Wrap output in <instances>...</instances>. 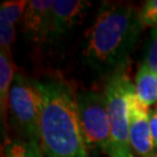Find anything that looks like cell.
<instances>
[{
	"instance_id": "2",
	"label": "cell",
	"mask_w": 157,
	"mask_h": 157,
	"mask_svg": "<svg viewBox=\"0 0 157 157\" xmlns=\"http://www.w3.org/2000/svg\"><path fill=\"white\" fill-rule=\"evenodd\" d=\"M35 84L42 97L39 141L44 157H89L73 90L58 78Z\"/></svg>"
},
{
	"instance_id": "6",
	"label": "cell",
	"mask_w": 157,
	"mask_h": 157,
	"mask_svg": "<svg viewBox=\"0 0 157 157\" xmlns=\"http://www.w3.org/2000/svg\"><path fill=\"white\" fill-rule=\"evenodd\" d=\"M129 147L140 157H155L156 154L149 124V109L137 100L135 93L130 99Z\"/></svg>"
},
{
	"instance_id": "9",
	"label": "cell",
	"mask_w": 157,
	"mask_h": 157,
	"mask_svg": "<svg viewBox=\"0 0 157 157\" xmlns=\"http://www.w3.org/2000/svg\"><path fill=\"white\" fill-rule=\"evenodd\" d=\"M27 1H4L0 6V47L1 50L11 51L15 37V27L22 19Z\"/></svg>"
},
{
	"instance_id": "13",
	"label": "cell",
	"mask_w": 157,
	"mask_h": 157,
	"mask_svg": "<svg viewBox=\"0 0 157 157\" xmlns=\"http://www.w3.org/2000/svg\"><path fill=\"white\" fill-rule=\"evenodd\" d=\"M142 64L149 70L157 73V29H154L150 34V39L148 41L146 55Z\"/></svg>"
},
{
	"instance_id": "7",
	"label": "cell",
	"mask_w": 157,
	"mask_h": 157,
	"mask_svg": "<svg viewBox=\"0 0 157 157\" xmlns=\"http://www.w3.org/2000/svg\"><path fill=\"white\" fill-rule=\"evenodd\" d=\"M91 2L83 0H55L51 12L49 40H57L84 19Z\"/></svg>"
},
{
	"instance_id": "4",
	"label": "cell",
	"mask_w": 157,
	"mask_h": 157,
	"mask_svg": "<svg viewBox=\"0 0 157 157\" xmlns=\"http://www.w3.org/2000/svg\"><path fill=\"white\" fill-rule=\"evenodd\" d=\"M76 101L87 149L108 152L112 146V129L105 94L82 91L76 94Z\"/></svg>"
},
{
	"instance_id": "18",
	"label": "cell",
	"mask_w": 157,
	"mask_h": 157,
	"mask_svg": "<svg viewBox=\"0 0 157 157\" xmlns=\"http://www.w3.org/2000/svg\"><path fill=\"white\" fill-rule=\"evenodd\" d=\"M155 157H157V151H156V154H155Z\"/></svg>"
},
{
	"instance_id": "8",
	"label": "cell",
	"mask_w": 157,
	"mask_h": 157,
	"mask_svg": "<svg viewBox=\"0 0 157 157\" xmlns=\"http://www.w3.org/2000/svg\"><path fill=\"white\" fill-rule=\"evenodd\" d=\"M54 2V0L27 1L21 22L23 32L35 43H43L49 40Z\"/></svg>"
},
{
	"instance_id": "1",
	"label": "cell",
	"mask_w": 157,
	"mask_h": 157,
	"mask_svg": "<svg viewBox=\"0 0 157 157\" xmlns=\"http://www.w3.org/2000/svg\"><path fill=\"white\" fill-rule=\"evenodd\" d=\"M142 28L140 11L130 6L104 5L86 33L85 62L107 77L124 71Z\"/></svg>"
},
{
	"instance_id": "17",
	"label": "cell",
	"mask_w": 157,
	"mask_h": 157,
	"mask_svg": "<svg viewBox=\"0 0 157 157\" xmlns=\"http://www.w3.org/2000/svg\"><path fill=\"white\" fill-rule=\"evenodd\" d=\"M1 157H6V155H5V152H2V156Z\"/></svg>"
},
{
	"instance_id": "14",
	"label": "cell",
	"mask_w": 157,
	"mask_h": 157,
	"mask_svg": "<svg viewBox=\"0 0 157 157\" xmlns=\"http://www.w3.org/2000/svg\"><path fill=\"white\" fill-rule=\"evenodd\" d=\"M140 17L143 26L157 29V0H148L140 10Z\"/></svg>"
},
{
	"instance_id": "15",
	"label": "cell",
	"mask_w": 157,
	"mask_h": 157,
	"mask_svg": "<svg viewBox=\"0 0 157 157\" xmlns=\"http://www.w3.org/2000/svg\"><path fill=\"white\" fill-rule=\"evenodd\" d=\"M107 154H108V157H134L132 152V148L129 146L112 144Z\"/></svg>"
},
{
	"instance_id": "3",
	"label": "cell",
	"mask_w": 157,
	"mask_h": 157,
	"mask_svg": "<svg viewBox=\"0 0 157 157\" xmlns=\"http://www.w3.org/2000/svg\"><path fill=\"white\" fill-rule=\"evenodd\" d=\"M8 112L22 140H39L42 97L35 80L17 73L8 95Z\"/></svg>"
},
{
	"instance_id": "12",
	"label": "cell",
	"mask_w": 157,
	"mask_h": 157,
	"mask_svg": "<svg viewBox=\"0 0 157 157\" xmlns=\"http://www.w3.org/2000/svg\"><path fill=\"white\" fill-rule=\"evenodd\" d=\"M6 157H44L39 140H14L5 146Z\"/></svg>"
},
{
	"instance_id": "11",
	"label": "cell",
	"mask_w": 157,
	"mask_h": 157,
	"mask_svg": "<svg viewBox=\"0 0 157 157\" xmlns=\"http://www.w3.org/2000/svg\"><path fill=\"white\" fill-rule=\"evenodd\" d=\"M14 64L12 62L11 51H0V111L1 118L6 117L8 111V95L13 80L15 78Z\"/></svg>"
},
{
	"instance_id": "16",
	"label": "cell",
	"mask_w": 157,
	"mask_h": 157,
	"mask_svg": "<svg viewBox=\"0 0 157 157\" xmlns=\"http://www.w3.org/2000/svg\"><path fill=\"white\" fill-rule=\"evenodd\" d=\"M149 124H150L154 146H155V149L157 151V105L149 111Z\"/></svg>"
},
{
	"instance_id": "10",
	"label": "cell",
	"mask_w": 157,
	"mask_h": 157,
	"mask_svg": "<svg viewBox=\"0 0 157 157\" xmlns=\"http://www.w3.org/2000/svg\"><path fill=\"white\" fill-rule=\"evenodd\" d=\"M135 94L143 106L149 107L157 102V73L143 64L137 70L135 78Z\"/></svg>"
},
{
	"instance_id": "5",
	"label": "cell",
	"mask_w": 157,
	"mask_h": 157,
	"mask_svg": "<svg viewBox=\"0 0 157 157\" xmlns=\"http://www.w3.org/2000/svg\"><path fill=\"white\" fill-rule=\"evenodd\" d=\"M135 93V85L124 71L107 78L105 97L112 129V144L129 146L130 99Z\"/></svg>"
}]
</instances>
